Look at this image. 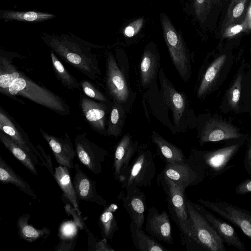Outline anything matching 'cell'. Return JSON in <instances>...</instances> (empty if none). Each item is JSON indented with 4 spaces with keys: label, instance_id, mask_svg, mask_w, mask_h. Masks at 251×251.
<instances>
[{
    "label": "cell",
    "instance_id": "cell-1",
    "mask_svg": "<svg viewBox=\"0 0 251 251\" xmlns=\"http://www.w3.org/2000/svg\"><path fill=\"white\" fill-rule=\"evenodd\" d=\"M17 52L0 50V93L20 103L21 96L57 113L67 116L71 108L62 98L27 76L18 69L13 59Z\"/></svg>",
    "mask_w": 251,
    "mask_h": 251
},
{
    "label": "cell",
    "instance_id": "cell-2",
    "mask_svg": "<svg viewBox=\"0 0 251 251\" xmlns=\"http://www.w3.org/2000/svg\"><path fill=\"white\" fill-rule=\"evenodd\" d=\"M44 43L65 62L89 79L95 80L101 75L98 55L93 49L99 46L71 33L40 35Z\"/></svg>",
    "mask_w": 251,
    "mask_h": 251
},
{
    "label": "cell",
    "instance_id": "cell-3",
    "mask_svg": "<svg viewBox=\"0 0 251 251\" xmlns=\"http://www.w3.org/2000/svg\"><path fill=\"white\" fill-rule=\"evenodd\" d=\"M187 207L191 227L187 250L226 251L222 237L188 199Z\"/></svg>",
    "mask_w": 251,
    "mask_h": 251
},
{
    "label": "cell",
    "instance_id": "cell-4",
    "mask_svg": "<svg viewBox=\"0 0 251 251\" xmlns=\"http://www.w3.org/2000/svg\"><path fill=\"white\" fill-rule=\"evenodd\" d=\"M157 182L166 195L169 212L179 228L181 244L186 248L189 241L191 227L187 210L185 190L161 174L157 176Z\"/></svg>",
    "mask_w": 251,
    "mask_h": 251
},
{
    "label": "cell",
    "instance_id": "cell-5",
    "mask_svg": "<svg viewBox=\"0 0 251 251\" xmlns=\"http://www.w3.org/2000/svg\"><path fill=\"white\" fill-rule=\"evenodd\" d=\"M156 173L153 156L151 151L144 145L139 146L135 156L131 162L124 180L122 188L134 184L139 187L151 185Z\"/></svg>",
    "mask_w": 251,
    "mask_h": 251
},
{
    "label": "cell",
    "instance_id": "cell-6",
    "mask_svg": "<svg viewBox=\"0 0 251 251\" xmlns=\"http://www.w3.org/2000/svg\"><path fill=\"white\" fill-rule=\"evenodd\" d=\"M240 147V144H235L214 151L192 150L188 158L202 167L206 176L213 177L232 167L228 165L229 162Z\"/></svg>",
    "mask_w": 251,
    "mask_h": 251
},
{
    "label": "cell",
    "instance_id": "cell-7",
    "mask_svg": "<svg viewBox=\"0 0 251 251\" xmlns=\"http://www.w3.org/2000/svg\"><path fill=\"white\" fill-rule=\"evenodd\" d=\"M160 21L172 61L180 76L186 81L189 73V59L182 36L165 13H161Z\"/></svg>",
    "mask_w": 251,
    "mask_h": 251
},
{
    "label": "cell",
    "instance_id": "cell-8",
    "mask_svg": "<svg viewBox=\"0 0 251 251\" xmlns=\"http://www.w3.org/2000/svg\"><path fill=\"white\" fill-rule=\"evenodd\" d=\"M160 174L185 190L199 184L206 176L202 167L189 158L174 164L166 163Z\"/></svg>",
    "mask_w": 251,
    "mask_h": 251
},
{
    "label": "cell",
    "instance_id": "cell-9",
    "mask_svg": "<svg viewBox=\"0 0 251 251\" xmlns=\"http://www.w3.org/2000/svg\"><path fill=\"white\" fill-rule=\"evenodd\" d=\"M199 202L238 226L251 240V212L225 201L200 199Z\"/></svg>",
    "mask_w": 251,
    "mask_h": 251
},
{
    "label": "cell",
    "instance_id": "cell-10",
    "mask_svg": "<svg viewBox=\"0 0 251 251\" xmlns=\"http://www.w3.org/2000/svg\"><path fill=\"white\" fill-rule=\"evenodd\" d=\"M75 146L80 162L93 174H100L108 152L89 140L85 133L76 136Z\"/></svg>",
    "mask_w": 251,
    "mask_h": 251
},
{
    "label": "cell",
    "instance_id": "cell-11",
    "mask_svg": "<svg viewBox=\"0 0 251 251\" xmlns=\"http://www.w3.org/2000/svg\"><path fill=\"white\" fill-rule=\"evenodd\" d=\"M0 130L26 151L32 157L36 165L45 166L44 158L30 140L27 134L1 106H0Z\"/></svg>",
    "mask_w": 251,
    "mask_h": 251
},
{
    "label": "cell",
    "instance_id": "cell-12",
    "mask_svg": "<svg viewBox=\"0 0 251 251\" xmlns=\"http://www.w3.org/2000/svg\"><path fill=\"white\" fill-rule=\"evenodd\" d=\"M104 81L107 93L113 102L122 104L127 101L129 96V88L111 52L108 53L106 58Z\"/></svg>",
    "mask_w": 251,
    "mask_h": 251
},
{
    "label": "cell",
    "instance_id": "cell-13",
    "mask_svg": "<svg viewBox=\"0 0 251 251\" xmlns=\"http://www.w3.org/2000/svg\"><path fill=\"white\" fill-rule=\"evenodd\" d=\"M79 105L83 115L90 127L99 134L106 136L108 122L107 103L80 95Z\"/></svg>",
    "mask_w": 251,
    "mask_h": 251
},
{
    "label": "cell",
    "instance_id": "cell-14",
    "mask_svg": "<svg viewBox=\"0 0 251 251\" xmlns=\"http://www.w3.org/2000/svg\"><path fill=\"white\" fill-rule=\"evenodd\" d=\"M38 129L42 137L49 144L57 162L70 170L74 168V160L77 155L68 133L65 132L63 136L57 137L49 134L40 127Z\"/></svg>",
    "mask_w": 251,
    "mask_h": 251
},
{
    "label": "cell",
    "instance_id": "cell-15",
    "mask_svg": "<svg viewBox=\"0 0 251 251\" xmlns=\"http://www.w3.org/2000/svg\"><path fill=\"white\" fill-rule=\"evenodd\" d=\"M139 147L129 133L124 135L116 146L114 156V176L121 183L124 180L132 158Z\"/></svg>",
    "mask_w": 251,
    "mask_h": 251
},
{
    "label": "cell",
    "instance_id": "cell-16",
    "mask_svg": "<svg viewBox=\"0 0 251 251\" xmlns=\"http://www.w3.org/2000/svg\"><path fill=\"white\" fill-rule=\"evenodd\" d=\"M145 227L146 231L158 241L173 244L171 223L165 210L159 212L154 206L150 207Z\"/></svg>",
    "mask_w": 251,
    "mask_h": 251
},
{
    "label": "cell",
    "instance_id": "cell-17",
    "mask_svg": "<svg viewBox=\"0 0 251 251\" xmlns=\"http://www.w3.org/2000/svg\"><path fill=\"white\" fill-rule=\"evenodd\" d=\"M123 197V206L129 215L131 222L143 228L145 222V213L147 208L146 197L140 187L132 184L125 189Z\"/></svg>",
    "mask_w": 251,
    "mask_h": 251
},
{
    "label": "cell",
    "instance_id": "cell-18",
    "mask_svg": "<svg viewBox=\"0 0 251 251\" xmlns=\"http://www.w3.org/2000/svg\"><path fill=\"white\" fill-rule=\"evenodd\" d=\"M74 169L75 173L73 183L79 201H90L105 206L106 201L97 191L95 181L88 176L78 164H75Z\"/></svg>",
    "mask_w": 251,
    "mask_h": 251
},
{
    "label": "cell",
    "instance_id": "cell-19",
    "mask_svg": "<svg viewBox=\"0 0 251 251\" xmlns=\"http://www.w3.org/2000/svg\"><path fill=\"white\" fill-rule=\"evenodd\" d=\"M159 78L163 100L172 112L174 124L178 126L186 108L185 98L165 77L162 69L159 72Z\"/></svg>",
    "mask_w": 251,
    "mask_h": 251
},
{
    "label": "cell",
    "instance_id": "cell-20",
    "mask_svg": "<svg viewBox=\"0 0 251 251\" xmlns=\"http://www.w3.org/2000/svg\"><path fill=\"white\" fill-rule=\"evenodd\" d=\"M242 136V134L232 125L223 121L211 119L205 124L199 138L202 146L206 142L237 139Z\"/></svg>",
    "mask_w": 251,
    "mask_h": 251
},
{
    "label": "cell",
    "instance_id": "cell-21",
    "mask_svg": "<svg viewBox=\"0 0 251 251\" xmlns=\"http://www.w3.org/2000/svg\"><path fill=\"white\" fill-rule=\"evenodd\" d=\"M194 205L216 230L225 243L240 251H246L244 242L238 237L235 229L231 225L215 216L201 204L194 203Z\"/></svg>",
    "mask_w": 251,
    "mask_h": 251
},
{
    "label": "cell",
    "instance_id": "cell-22",
    "mask_svg": "<svg viewBox=\"0 0 251 251\" xmlns=\"http://www.w3.org/2000/svg\"><path fill=\"white\" fill-rule=\"evenodd\" d=\"M53 176L62 190L63 196L78 212L81 213L79 207V200L71 179L70 170L65 166L60 165L55 168Z\"/></svg>",
    "mask_w": 251,
    "mask_h": 251
},
{
    "label": "cell",
    "instance_id": "cell-23",
    "mask_svg": "<svg viewBox=\"0 0 251 251\" xmlns=\"http://www.w3.org/2000/svg\"><path fill=\"white\" fill-rule=\"evenodd\" d=\"M151 139L157 147V151L166 163L174 164L185 159L183 151L176 145L170 143L156 132H153Z\"/></svg>",
    "mask_w": 251,
    "mask_h": 251
},
{
    "label": "cell",
    "instance_id": "cell-24",
    "mask_svg": "<svg viewBox=\"0 0 251 251\" xmlns=\"http://www.w3.org/2000/svg\"><path fill=\"white\" fill-rule=\"evenodd\" d=\"M129 229L133 244L137 250L140 251H169L153 237L146 234L142 228L138 227L133 222L130 224Z\"/></svg>",
    "mask_w": 251,
    "mask_h": 251
},
{
    "label": "cell",
    "instance_id": "cell-25",
    "mask_svg": "<svg viewBox=\"0 0 251 251\" xmlns=\"http://www.w3.org/2000/svg\"><path fill=\"white\" fill-rule=\"evenodd\" d=\"M0 141L28 171L34 175H38L36 164L30 154L26 151L0 130Z\"/></svg>",
    "mask_w": 251,
    "mask_h": 251
},
{
    "label": "cell",
    "instance_id": "cell-26",
    "mask_svg": "<svg viewBox=\"0 0 251 251\" xmlns=\"http://www.w3.org/2000/svg\"><path fill=\"white\" fill-rule=\"evenodd\" d=\"M0 181L1 183H10L14 185L20 190L36 199L37 196L29 184L18 175L13 169L7 164L0 155Z\"/></svg>",
    "mask_w": 251,
    "mask_h": 251
},
{
    "label": "cell",
    "instance_id": "cell-27",
    "mask_svg": "<svg viewBox=\"0 0 251 251\" xmlns=\"http://www.w3.org/2000/svg\"><path fill=\"white\" fill-rule=\"evenodd\" d=\"M31 215L27 213L19 217L16 226L19 236L27 242L32 243L41 238L45 240L50 234V230L47 227L36 228L28 224Z\"/></svg>",
    "mask_w": 251,
    "mask_h": 251
},
{
    "label": "cell",
    "instance_id": "cell-28",
    "mask_svg": "<svg viewBox=\"0 0 251 251\" xmlns=\"http://www.w3.org/2000/svg\"><path fill=\"white\" fill-rule=\"evenodd\" d=\"M54 14L36 11H19L11 10L0 11V18L5 21L37 23L46 21L55 17Z\"/></svg>",
    "mask_w": 251,
    "mask_h": 251
},
{
    "label": "cell",
    "instance_id": "cell-29",
    "mask_svg": "<svg viewBox=\"0 0 251 251\" xmlns=\"http://www.w3.org/2000/svg\"><path fill=\"white\" fill-rule=\"evenodd\" d=\"M159 67L158 57L151 49H146L142 57L140 73L142 84L147 86L156 76Z\"/></svg>",
    "mask_w": 251,
    "mask_h": 251
},
{
    "label": "cell",
    "instance_id": "cell-30",
    "mask_svg": "<svg viewBox=\"0 0 251 251\" xmlns=\"http://www.w3.org/2000/svg\"><path fill=\"white\" fill-rule=\"evenodd\" d=\"M104 207L100 216L98 225L101 230L102 237L107 240H111L113 239L115 232L118 230V223L115 215L118 207L114 203L106 205Z\"/></svg>",
    "mask_w": 251,
    "mask_h": 251
},
{
    "label": "cell",
    "instance_id": "cell-31",
    "mask_svg": "<svg viewBox=\"0 0 251 251\" xmlns=\"http://www.w3.org/2000/svg\"><path fill=\"white\" fill-rule=\"evenodd\" d=\"M50 56L54 74L62 85L71 90L81 88L80 82L67 70L56 54L50 50Z\"/></svg>",
    "mask_w": 251,
    "mask_h": 251
},
{
    "label": "cell",
    "instance_id": "cell-32",
    "mask_svg": "<svg viewBox=\"0 0 251 251\" xmlns=\"http://www.w3.org/2000/svg\"><path fill=\"white\" fill-rule=\"evenodd\" d=\"M125 117L122 104L113 102L109 116L106 136L117 138L121 135Z\"/></svg>",
    "mask_w": 251,
    "mask_h": 251
},
{
    "label": "cell",
    "instance_id": "cell-33",
    "mask_svg": "<svg viewBox=\"0 0 251 251\" xmlns=\"http://www.w3.org/2000/svg\"><path fill=\"white\" fill-rule=\"evenodd\" d=\"M226 58L225 55H221L207 68L198 90L197 93L199 97H202L207 92L225 62Z\"/></svg>",
    "mask_w": 251,
    "mask_h": 251
},
{
    "label": "cell",
    "instance_id": "cell-34",
    "mask_svg": "<svg viewBox=\"0 0 251 251\" xmlns=\"http://www.w3.org/2000/svg\"><path fill=\"white\" fill-rule=\"evenodd\" d=\"M247 0H231L222 25V31L229 25L237 23L245 8Z\"/></svg>",
    "mask_w": 251,
    "mask_h": 251
},
{
    "label": "cell",
    "instance_id": "cell-35",
    "mask_svg": "<svg viewBox=\"0 0 251 251\" xmlns=\"http://www.w3.org/2000/svg\"><path fill=\"white\" fill-rule=\"evenodd\" d=\"M80 84L83 93L86 96L93 100L108 104L109 101L107 97L91 82L83 80L80 82Z\"/></svg>",
    "mask_w": 251,
    "mask_h": 251
},
{
    "label": "cell",
    "instance_id": "cell-36",
    "mask_svg": "<svg viewBox=\"0 0 251 251\" xmlns=\"http://www.w3.org/2000/svg\"><path fill=\"white\" fill-rule=\"evenodd\" d=\"M79 229L74 221H65L59 227L58 237L61 240L76 239Z\"/></svg>",
    "mask_w": 251,
    "mask_h": 251
},
{
    "label": "cell",
    "instance_id": "cell-37",
    "mask_svg": "<svg viewBox=\"0 0 251 251\" xmlns=\"http://www.w3.org/2000/svg\"><path fill=\"white\" fill-rule=\"evenodd\" d=\"M88 234V251H114V250L107 244V240L102 238L97 241L94 235L89 230L87 227L85 228Z\"/></svg>",
    "mask_w": 251,
    "mask_h": 251
},
{
    "label": "cell",
    "instance_id": "cell-38",
    "mask_svg": "<svg viewBox=\"0 0 251 251\" xmlns=\"http://www.w3.org/2000/svg\"><path fill=\"white\" fill-rule=\"evenodd\" d=\"M212 6V0H194V7L197 18L201 21L205 20Z\"/></svg>",
    "mask_w": 251,
    "mask_h": 251
},
{
    "label": "cell",
    "instance_id": "cell-39",
    "mask_svg": "<svg viewBox=\"0 0 251 251\" xmlns=\"http://www.w3.org/2000/svg\"><path fill=\"white\" fill-rule=\"evenodd\" d=\"M247 29V23L245 18L240 23H235L228 26L223 32V36L224 38L233 37Z\"/></svg>",
    "mask_w": 251,
    "mask_h": 251
},
{
    "label": "cell",
    "instance_id": "cell-40",
    "mask_svg": "<svg viewBox=\"0 0 251 251\" xmlns=\"http://www.w3.org/2000/svg\"><path fill=\"white\" fill-rule=\"evenodd\" d=\"M241 76L239 75L230 90L229 102L232 107L237 105L240 96Z\"/></svg>",
    "mask_w": 251,
    "mask_h": 251
},
{
    "label": "cell",
    "instance_id": "cell-41",
    "mask_svg": "<svg viewBox=\"0 0 251 251\" xmlns=\"http://www.w3.org/2000/svg\"><path fill=\"white\" fill-rule=\"evenodd\" d=\"M65 210L68 215H71L73 217L74 222L80 229L85 228L86 225L81 217V213L78 212L71 204L69 203L65 204Z\"/></svg>",
    "mask_w": 251,
    "mask_h": 251
},
{
    "label": "cell",
    "instance_id": "cell-42",
    "mask_svg": "<svg viewBox=\"0 0 251 251\" xmlns=\"http://www.w3.org/2000/svg\"><path fill=\"white\" fill-rule=\"evenodd\" d=\"M144 19L140 18L130 23L125 29L124 33L128 37H131L136 34L143 25Z\"/></svg>",
    "mask_w": 251,
    "mask_h": 251
},
{
    "label": "cell",
    "instance_id": "cell-43",
    "mask_svg": "<svg viewBox=\"0 0 251 251\" xmlns=\"http://www.w3.org/2000/svg\"><path fill=\"white\" fill-rule=\"evenodd\" d=\"M235 192L238 195L251 193V179L247 178L241 182L235 187Z\"/></svg>",
    "mask_w": 251,
    "mask_h": 251
},
{
    "label": "cell",
    "instance_id": "cell-44",
    "mask_svg": "<svg viewBox=\"0 0 251 251\" xmlns=\"http://www.w3.org/2000/svg\"><path fill=\"white\" fill-rule=\"evenodd\" d=\"M35 146L38 151H39V152L41 153V155L42 156L43 158H44L45 161V166L53 176L54 174V171L53 170L52 164L51 162V159L50 154H47L44 149L41 145L38 144Z\"/></svg>",
    "mask_w": 251,
    "mask_h": 251
},
{
    "label": "cell",
    "instance_id": "cell-45",
    "mask_svg": "<svg viewBox=\"0 0 251 251\" xmlns=\"http://www.w3.org/2000/svg\"><path fill=\"white\" fill-rule=\"evenodd\" d=\"M76 239L61 240L56 246L55 251H73L75 248Z\"/></svg>",
    "mask_w": 251,
    "mask_h": 251
},
{
    "label": "cell",
    "instance_id": "cell-46",
    "mask_svg": "<svg viewBox=\"0 0 251 251\" xmlns=\"http://www.w3.org/2000/svg\"><path fill=\"white\" fill-rule=\"evenodd\" d=\"M244 166L247 173L251 175V142L249 144L246 152Z\"/></svg>",
    "mask_w": 251,
    "mask_h": 251
},
{
    "label": "cell",
    "instance_id": "cell-47",
    "mask_svg": "<svg viewBox=\"0 0 251 251\" xmlns=\"http://www.w3.org/2000/svg\"><path fill=\"white\" fill-rule=\"evenodd\" d=\"M245 18L246 20L247 29L248 30H251V1L250 3L249 7H248L247 12L246 13V16Z\"/></svg>",
    "mask_w": 251,
    "mask_h": 251
}]
</instances>
